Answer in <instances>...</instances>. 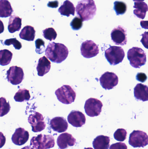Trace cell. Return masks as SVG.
I'll return each mask as SVG.
<instances>
[{
    "instance_id": "1",
    "label": "cell",
    "mask_w": 148,
    "mask_h": 149,
    "mask_svg": "<svg viewBox=\"0 0 148 149\" xmlns=\"http://www.w3.org/2000/svg\"><path fill=\"white\" fill-rule=\"evenodd\" d=\"M69 51L64 45L54 42L49 43L45 50L47 58L53 63H61L68 56Z\"/></svg>"
},
{
    "instance_id": "2",
    "label": "cell",
    "mask_w": 148,
    "mask_h": 149,
    "mask_svg": "<svg viewBox=\"0 0 148 149\" xmlns=\"http://www.w3.org/2000/svg\"><path fill=\"white\" fill-rule=\"evenodd\" d=\"M76 9L77 15L83 21H87L95 15L96 7L93 0H81L78 2Z\"/></svg>"
},
{
    "instance_id": "3",
    "label": "cell",
    "mask_w": 148,
    "mask_h": 149,
    "mask_svg": "<svg viewBox=\"0 0 148 149\" xmlns=\"http://www.w3.org/2000/svg\"><path fill=\"white\" fill-rule=\"evenodd\" d=\"M127 58L131 66L136 69H139L145 65L147 62L146 52L142 49L137 47H133L129 50Z\"/></svg>"
},
{
    "instance_id": "4",
    "label": "cell",
    "mask_w": 148,
    "mask_h": 149,
    "mask_svg": "<svg viewBox=\"0 0 148 149\" xmlns=\"http://www.w3.org/2000/svg\"><path fill=\"white\" fill-rule=\"evenodd\" d=\"M55 145L54 137L51 135H38L30 140V146L36 149H48L54 148Z\"/></svg>"
},
{
    "instance_id": "5",
    "label": "cell",
    "mask_w": 148,
    "mask_h": 149,
    "mask_svg": "<svg viewBox=\"0 0 148 149\" xmlns=\"http://www.w3.org/2000/svg\"><path fill=\"white\" fill-rule=\"evenodd\" d=\"M125 56L124 50L121 47L111 46L105 51V57L111 65H115L122 63Z\"/></svg>"
},
{
    "instance_id": "6",
    "label": "cell",
    "mask_w": 148,
    "mask_h": 149,
    "mask_svg": "<svg viewBox=\"0 0 148 149\" xmlns=\"http://www.w3.org/2000/svg\"><path fill=\"white\" fill-rule=\"evenodd\" d=\"M55 95L60 102L70 104L74 102L76 97V93L70 86L63 85L55 91Z\"/></svg>"
},
{
    "instance_id": "7",
    "label": "cell",
    "mask_w": 148,
    "mask_h": 149,
    "mask_svg": "<svg viewBox=\"0 0 148 149\" xmlns=\"http://www.w3.org/2000/svg\"><path fill=\"white\" fill-rule=\"evenodd\" d=\"M129 143L134 148H144L148 145L147 134L141 130H134L129 135Z\"/></svg>"
},
{
    "instance_id": "8",
    "label": "cell",
    "mask_w": 148,
    "mask_h": 149,
    "mask_svg": "<svg viewBox=\"0 0 148 149\" xmlns=\"http://www.w3.org/2000/svg\"><path fill=\"white\" fill-rule=\"evenodd\" d=\"M103 104L101 101L96 98L88 99L84 105L86 114L90 117L97 116L101 114Z\"/></svg>"
},
{
    "instance_id": "9",
    "label": "cell",
    "mask_w": 148,
    "mask_h": 149,
    "mask_svg": "<svg viewBox=\"0 0 148 149\" xmlns=\"http://www.w3.org/2000/svg\"><path fill=\"white\" fill-rule=\"evenodd\" d=\"M7 78L8 81L13 85L21 83L24 79V72L21 67L12 66L7 71Z\"/></svg>"
},
{
    "instance_id": "10",
    "label": "cell",
    "mask_w": 148,
    "mask_h": 149,
    "mask_svg": "<svg viewBox=\"0 0 148 149\" xmlns=\"http://www.w3.org/2000/svg\"><path fill=\"white\" fill-rule=\"evenodd\" d=\"M81 55L87 58L97 56L99 53L98 45L91 40H87L82 43L81 47Z\"/></svg>"
},
{
    "instance_id": "11",
    "label": "cell",
    "mask_w": 148,
    "mask_h": 149,
    "mask_svg": "<svg viewBox=\"0 0 148 149\" xmlns=\"http://www.w3.org/2000/svg\"><path fill=\"white\" fill-rule=\"evenodd\" d=\"M100 81L102 87L105 89H113L116 86L119 82L118 77L114 72H107L100 78Z\"/></svg>"
},
{
    "instance_id": "12",
    "label": "cell",
    "mask_w": 148,
    "mask_h": 149,
    "mask_svg": "<svg viewBox=\"0 0 148 149\" xmlns=\"http://www.w3.org/2000/svg\"><path fill=\"white\" fill-rule=\"evenodd\" d=\"M28 121L31 125L32 131L35 133L42 131L46 127L43 116L38 112H35L34 113L30 115Z\"/></svg>"
},
{
    "instance_id": "13",
    "label": "cell",
    "mask_w": 148,
    "mask_h": 149,
    "mask_svg": "<svg viewBox=\"0 0 148 149\" xmlns=\"http://www.w3.org/2000/svg\"><path fill=\"white\" fill-rule=\"evenodd\" d=\"M111 36L112 41L116 45L123 46L127 44V38L126 30L121 26L114 29L111 32Z\"/></svg>"
},
{
    "instance_id": "14",
    "label": "cell",
    "mask_w": 148,
    "mask_h": 149,
    "mask_svg": "<svg viewBox=\"0 0 148 149\" xmlns=\"http://www.w3.org/2000/svg\"><path fill=\"white\" fill-rule=\"evenodd\" d=\"M68 123L75 127H81L86 123V118L84 114L79 111L73 110L68 116Z\"/></svg>"
},
{
    "instance_id": "15",
    "label": "cell",
    "mask_w": 148,
    "mask_h": 149,
    "mask_svg": "<svg viewBox=\"0 0 148 149\" xmlns=\"http://www.w3.org/2000/svg\"><path fill=\"white\" fill-rule=\"evenodd\" d=\"M29 138V133L22 128L17 129L11 137V140L14 144L18 146H21L25 144Z\"/></svg>"
},
{
    "instance_id": "16",
    "label": "cell",
    "mask_w": 148,
    "mask_h": 149,
    "mask_svg": "<svg viewBox=\"0 0 148 149\" xmlns=\"http://www.w3.org/2000/svg\"><path fill=\"white\" fill-rule=\"evenodd\" d=\"M76 140L73 136L68 133H65L60 135L57 139V144L60 149H67L75 144Z\"/></svg>"
},
{
    "instance_id": "17",
    "label": "cell",
    "mask_w": 148,
    "mask_h": 149,
    "mask_svg": "<svg viewBox=\"0 0 148 149\" xmlns=\"http://www.w3.org/2000/svg\"><path fill=\"white\" fill-rule=\"evenodd\" d=\"M50 126L54 131L61 133L67 131L68 127V124L63 117H56L51 119Z\"/></svg>"
},
{
    "instance_id": "18",
    "label": "cell",
    "mask_w": 148,
    "mask_h": 149,
    "mask_svg": "<svg viewBox=\"0 0 148 149\" xmlns=\"http://www.w3.org/2000/svg\"><path fill=\"white\" fill-rule=\"evenodd\" d=\"M134 94L136 99L143 102L148 100V87L141 83L137 84L134 88Z\"/></svg>"
},
{
    "instance_id": "19",
    "label": "cell",
    "mask_w": 148,
    "mask_h": 149,
    "mask_svg": "<svg viewBox=\"0 0 148 149\" xmlns=\"http://www.w3.org/2000/svg\"><path fill=\"white\" fill-rule=\"evenodd\" d=\"M51 68V63L45 56L39 59L36 70L37 74L40 76H43L47 73Z\"/></svg>"
},
{
    "instance_id": "20",
    "label": "cell",
    "mask_w": 148,
    "mask_h": 149,
    "mask_svg": "<svg viewBox=\"0 0 148 149\" xmlns=\"http://www.w3.org/2000/svg\"><path fill=\"white\" fill-rule=\"evenodd\" d=\"M110 137L100 135L95 138L93 142L94 149H108L110 146Z\"/></svg>"
},
{
    "instance_id": "21",
    "label": "cell",
    "mask_w": 148,
    "mask_h": 149,
    "mask_svg": "<svg viewBox=\"0 0 148 149\" xmlns=\"http://www.w3.org/2000/svg\"><path fill=\"white\" fill-rule=\"evenodd\" d=\"M21 25L22 18L15 15L10 16L8 25V30L10 33L19 31L21 28Z\"/></svg>"
},
{
    "instance_id": "22",
    "label": "cell",
    "mask_w": 148,
    "mask_h": 149,
    "mask_svg": "<svg viewBox=\"0 0 148 149\" xmlns=\"http://www.w3.org/2000/svg\"><path fill=\"white\" fill-rule=\"evenodd\" d=\"M134 8V15L140 19H144L148 11L147 4L144 2H135Z\"/></svg>"
},
{
    "instance_id": "23",
    "label": "cell",
    "mask_w": 148,
    "mask_h": 149,
    "mask_svg": "<svg viewBox=\"0 0 148 149\" xmlns=\"http://www.w3.org/2000/svg\"><path fill=\"white\" fill-rule=\"evenodd\" d=\"M58 11L62 15L66 16L68 17L70 15H74L75 8L71 2L68 0H66L59 8Z\"/></svg>"
},
{
    "instance_id": "24",
    "label": "cell",
    "mask_w": 148,
    "mask_h": 149,
    "mask_svg": "<svg viewBox=\"0 0 148 149\" xmlns=\"http://www.w3.org/2000/svg\"><path fill=\"white\" fill-rule=\"evenodd\" d=\"M36 31L34 27L30 25L25 26L20 32L19 36L21 39L28 41H33L35 37Z\"/></svg>"
},
{
    "instance_id": "25",
    "label": "cell",
    "mask_w": 148,
    "mask_h": 149,
    "mask_svg": "<svg viewBox=\"0 0 148 149\" xmlns=\"http://www.w3.org/2000/svg\"><path fill=\"white\" fill-rule=\"evenodd\" d=\"M13 9L8 0H0V17H7L10 16Z\"/></svg>"
},
{
    "instance_id": "26",
    "label": "cell",
    "mask_w": 148,
    "mask_h": 149,
    "mask_svg": "<svg viewBox=\"0 0 148 149\" xmlns=\"http://www.w3.org/2000/svg\"><path fill=\"white\" fill-rule=\"evenodd\" d=\"M14 99L17 102H23L29 100L30 98L29 91L26 88L20 89L15 94Z\"/></svg>"
},
{
    "instance_id": "27",
    "label": "cell",
    "mask_w": 148,
    "mask_h": 149,
    "mask_svg": "<svg viewBox=\"0 0 148 149\" xmlns=\"http://www.w3.org/2000/svg\"><path fill=\"white\" fill-rule=\"evenodd\" d=\"M13 54L8 49L0 50V65L5 66L10 63Z\"/></svg>"
},
{
    "instance_id": "28",
    "label": "cell",
    "mask_w": 148,
    "mask_h": 149,
    "mask_svg": "<svg viewBox=\"0 0 148 149\" xmlns=\"http://www.w3.org/2000/svg\"><path fill=\"white\" fill-rule=\"evenodd\" d=\"M10 106L4 97H0V117H2L9 112Z\"/></svg>"
},
{
    "instance_id": "29",
    "label": "cell",
    "mask_w": 148,
    "mask_h": 149,
    "mask_svg": "<svg viewBox=\"0 0 148 149\" xmlns=\"http://www.w3.org/2000/svg\"><path fill=\"white\" fill-rule=\"evenodd\" d=\"M114 10L117 15L125 14L127 10V4L122 1H116L114 3Z\"/></svg>"
},
{
    "instance_id": "30",
    "label": "cell",
    "mask_w": 148,
    "mask_h": 149,
    "mask_svg": "<svg viewBox=\"0 0 148 149\" xmlns=\"http://www.w3.org/2000/svg\"><path fill=\"white\" fill-rule=\"evenodd\" d=\"M43 36L47 40H54L57 37V33L53 28H49L43 31Z\"/></svg>"
},
{
    "instance_id": "31",
    "label": "cell",
    "mask_w": 148,
    "mask_h": 149,
    "mask_svg": "<svg viewBox=\"0 0 148 149\" xmlns=\"http://www.w3.org/2000/svg\"><path fill=\"white\" fill-rule=\"evenodd\" d=\"M127 133L126 130L124 129H118L114 134V137L116 141L120 142H123L127 138Z\"/></svg>"
},
{
    "instance_id": "32",
    "label": "cell",
    "mask_w": 148,
    "mask_h": 149,
    "mask_svg": "<svg viewBox=\"0 0 148 149\" xmlns=\"http://www.w3.org/2000/svg\"><path fill=\"white\" fill-rule=\"evenodd\" d=\"M83 21L80 17H76L70 22V25L74 30H79L82 27Z\"/></svg>"
},
{
    "instance_id": "33",
    "label": "cell",
    "mask_w": 148,
    "mask_h": 149,
    "mask_svg": "<svg viewBox=\"0 0 148 149\" xmlns=\"http://www.w3.org/2000/svg\"><path fill=\"white\" fill-rule=\"evenodd\" d=\"M36 52L37 54H41L45 50V42L41 38L36 39L35 41Z\"/></svg>"
},
{
    "instance_id": "34",
    "label": "cell",
    "mask_w": 148,
    "mask_h": 149,
    "mask_svg": "<svg viewBox=\"0 0 148 149\" xmlns=\"http://www.w3.org/2000/svg\"><path fill=\"white\" fill-rule=\"evenodd\" d=\"M4 45H13L15 49L17 50H20L22 48V44L16 38H10L6 39L3 43Z\"/></svg>"
},
{
    "instance_id": "35",
    "label": "cell",
    "mask_w": 148,
    "mask_h": 149,
    "mask_svg": "<svg viewBox=\"0 0 148 149\" xmlns=\"http://www.w3.org/2000/svg\"><path fill=\"white\" fill-rule=\"evenodd\" d=\"M109 149H128V148L125 143L120 142L112 144Z\"/></svg>"
},
{
    "instance_id": "36",
    "label": "cell",
    "mask_w": 148,
    "mask_h": 149,
    "mask_svg": "<svg viewBox=\"0 0 148 149\" xmlns=\"http://www.w3.org/2000/svg\"><path fill=\"white\" fill-rule=\"evenodd\" d=\"M147 75L142 72H139L136 76V80L141 82H145L147 80Z\"/></svg>"
},
{
    "instance_id": "37",
    "label": "cell",
    "mask_w": 148,
    "mask_h": 149,
    "mask_svg": "<svg viewBox=\"0 0 148 149\" xmlns=\"http://www.w3.org/2000/svg\"><path fill=\"white\" fill-rule=\"evenodd\" d=\"M6 143V137L2 132H0V148L5 145Z\"/></svg>"
},
{
    "instance_id": "38",
    "label": "cell",
    "mask_w": 148,
    "mask_h": 149,
    "mask_svg": "<svg viewBox=\"0 0 148 149\" xmlns=\"http://www.w3.org/2000/svg\"><path fill=\"white\" fill-rule=\"evenodd\" d=\"M58 2L57 1H55L50 2L48 4H47L48 6L50 8H56L58 6Z\"/></svg>"
},
{
    "instance_id": "39",
    "label": "cell",
    "mask_w": 148,
    "mask_h": 149,
    "mask_svg": "<svg viewBox=\"0 0 148 149\" xmlns=\"http://www.w3.org/2000/svg\"><path fill=\"white\" fill-rule=\"evenodd\" d=\"M4 27L3 22L0 20V34L4 31Z\"/></svg>"
},
{
    "instance_id": "40",
    "label": "cell",
    "mask_w": 148,
    "mask_h": 149,
    "mask_svg": "<svg viewBox=\"0 0 148 149\" xmlns=\"http://www.w3.org/2000/svg\"><path fill=\"white\" fill-rule=\"evenodd\" d=\"M21 149H34L31 148V147H29V146H26V147H24V148H22Z\"/></svg>"
},
{
    "instance_id": "41",
    "label": "cell",
    "mask_w": 148,
    "mask_h": 149,
    "mask_svg": "<svg viewBox=\"0 0 148 149\" xmlns=\"http://www.w3.org/2000/svg\"><path fill=\"white\" fill-rule=\"evenodd\" d=\"M133 1L135 2H141L143 1L144 0H133Z\"/></svg>"
},
{
    "instance_id": "42",
    "label": "cell",
    "mask_w": 148,
    "mask_h": 149,
    "mask_svg": "<svg viewBox=\"0 0 148 149\" xmlns=\"http://www.w3.org/2000/svg\"><path fill=\"white\" fill-rule=\"evenodd\" d=\"M84 149H93L92 148H85Z\"/></svg>"
}]
</instances>
